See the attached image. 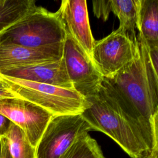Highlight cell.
Listing matches in <instances>:
<instances>
[{
	"label": "cell",
	"instance_id": "1",
	"mask_svg": "<svg viewBox=\"0 0 158 158\" xmlns=\"http://www.w3.org/2000/svg\"><path fill=\"white\" fill-rule=\"evenodd\" d=\"M133 60L114 75L104 78L138 119L151 156H158V75L150 64L148 46L138 34Z\"/></svg>",
	"mask_w": 158,
	"mask_h": 158
},
{
	"label": "cell",
	"instance_id": "2",
	"mask_svg": "<svg viewBox=\"0 0 158 158\" xmlns=\"http://www.w3.org/2000/svg\"><path fill=\"white\" fill-rule=\"evenodd\" d=\"M85 99L81 114L92 130L107 135L131 158L150 156L138 119L104 78L98 93Z\"/></svg>",
	"mask_w": 158,
	"mask_h": 158
},
{
	"label": "cell",
	"instance_id": "3",
	"mask_svg": "<svg viewBox=\"0 0 158 158\" xmlns=\"http://www.w3.org/2000/svg\"><path fill=\"white\" fill-rule=\"evenodd\" d=\"M65 31L57 12L36 6L31 12L0 34V41L32 49L63 44Z\"/></svg>",
	"mask_w": 158,
	"mask_h": 158
},
{
	"label": "cell",
	"instance_id": "4",
	"mask_svg": "<svg viewBox=\"0 0 158 158\" xmlns=\"http://www.w3.org/2000/svg\"><path fill=\"white\" fill-rule=\"evenodd\" d=\"M0 78L19 98L31 102L53 115L81 114L88 106L85 98L73 89L28 81L1 73Z\"/></svg>",
	"mask_w": 158,
	"mask_h": 158
},
{
	"label": "cell",
	"instance_id": "5",
	"mask_svg": "<svg viewBox=\"0 0 158 158\" xmlns=\"http://www.w3.org/2000/svg\"><path fill=\"white\" fill-rule=\"evenodd\" d=\"M91 127L81 114L53 115L36 148V158H60Z\"/></svg>",
	"mask_w": 158,
	"mask_h": 158
},
{
	"label": "cell",
	"instance_id": "6",
	"mask_svg": "<svg viewBox=\"0 0 158 158\" xmlns=\"http://www.w3.org/2000/svg\"><path fill=\"white\" fill-rule=\"evenodd\" d=\"M138 46V38L136 41H133L117 28L104 38L94 41L92 60L103 78H109L133 60Z\"/></svg>",
	"mask_w": 158,
	"mask_h": 158
},
{
	"label": "cell",
	"instance_id": "7",
	"mask_svg": "<svg viewBox=\"0 0 158 158\" xmlns=\"http://www.w3.org/2000/svg\"><path fill=\"white\" fill-rule=\"evenodd\" d=\"M62 57L73 89L85 99L96 94L104 78L92 59L66 32Z\"/></svg>",
	"mask_w": 158,
	"mask_h": 158
},
{
	"label": "cell",
	"instance_id": "8",
	"mask_svg": "<svg viewBox=\"0 0 158 158\" xmlns=\"http://www.w3.org/2000/svg\"><path fill=\"white\" fill-rule=\"evenodd\" d=\"M0 114L20 128L35 149L53 116L43 108L17 98L0 100Z\"/></svg>",
	"mask_w": 158,
	"mask_h": 158
},
{
	"label": "cell",
	"instance_id": "9",
	"mask_svg": "<svg viewBox=\"0 0 158 158\" xmlns=\"http://www.w3.org/2000/svg\"><path fill=\"white\" fill-rule=\"evenodd\" d=\"M65 31L92 59L94 43L86 0H63L57 10Z\"/></svg>",
	"mask_w": 158,
	"mask_h": 158
},
{
	"label": "cell",
	"instance_id": "10",
	"mask_svg": "<svg viewBox=\"0 0 158 158\" xmlns=\"http://www.w3.org/2000/svg\"><path fill=\"white\" fill-rule=\"evenodd\" d=\"M62 51L63 44L45 49H32L0 41V73L15 67L60 59Z\"/></svg>",
	"mask_w": 158,
	"mask_h": 158
},
{
	"label": "cell",
	"instance_id": "11",
	"mask_svg": "<svg viewBox=\"0 0 158 158\" xmlns=\"http://www.w3.org/2000/svg\"><path fill=\"white\" fill-rule=\"evenodd\" d=\"M0 73L28 81L73 89L62 57L58 60L10 69Z\"/></svg>",
	"mask_w": 158,
	"mask_h": 158
},
{
	"label": "cell",
	"instance_id": "12",
	"mask_svg": "<svg viewBox=\"0 0 158 158\" xmlns=\"http://www.w3.org/2000/svg\"><path fill=\"white\" fill-rule=\"evenodd\" d=\"M136 28L149 48L158 46V0H138Z\"/></svg>",
	"mask_w": 158,
	"mask_h": 158
},
{
	"label": "cell",
	"instance_id": "13",
	"mask_svg": "<svg viewBox=\"0 0 158 158\" xmlns=\"http://www.w3.org/2000/svg\"><path fill=\"white\" fill-rule=\"evenodd\" d=\"M34 0H0V34L33 10Z\"/></svg>",
	"mask_w": 158,
	"mask_h": 158
},
{
	"label": "cell",
	"instance_id": "14",
	"mask_svg": "<svg viewBox=\"0 0 158 158\" xmlns=\"http://www.w3.org/2000/svg\"><path fill=\"white\" fill-rule=\"evenodd\" d=\"M111 12L118 19V29L126 33L133 41L136 35L138 0H110Z\"/></svg>",
	"mask_w": 158,
	"mask_h": 158
},
{
	"label": "cell",
	"instance_id": "15",
	"mask_svg": "<svg viewBox=\"0 0 158 158\" xmlns=\"http://www.w3.org/2000/svg\"><path fill=\"white\" fill-rule=\"evenodd\" d=\"M1 138L6 141L11 158H36V149L23 131L12 122H10L7 133Z\"/></svg>",
	"mask_w": 158,
	"mask_h": 158
},
{
	"label": "cell",
	"instance_id": "16",
	"mask_svg": "<svg viewBox=\"0 0 158 158\" xmlns=\"http://www.w3.org/2000/svg\"><path fill=\"white\" fill-rule=\"evenodd\" d=\"M60 158H105L97 141L88 133L81 135Z\"/></svg>",
	"mask_w": 158,
	"mask_h": 158
},
{
	"label": "cell",
	"instance_id": "17",
	"mask_svg": "<svg viewBox=\"0 0 158 158\" xmlns=\"http://www.w3.org/2000/svg\"><path fill=\"white\" fill-rule=\"evenodd\" d=\"M93 9L94 15L98 18H101L104 21H106L111 12L110 0L93 1Z\"/></svg>",
	"mask_w": 158,
	"mask_h": 158
},
{
	"label": "cell",
	"instance_id": "18",
	"mask_svg": "<svg viewBox=\"0 0 158 158\" xmlns=\"http://www.w3.org/2000/svg\"><path fill=\"white\" fill-rule=\"evenodd\" d=\"M148 54L150 64L154 73L157 75V67H158V46L149 48Z\"/></svg>",
	"mask_w": 158,
	"mask_h": 158
},
{
	"label": "cell",
	"instance_id": "19",
	"mask_svg": "<svg viewBox=\"0 0 158 158\" xmlns=\"http://www.w3.org/2000/svg\"><path fill=\"white\" fill-rule=\"evenodd\" d=\"M17 96L9 88L7 84L0 78V100L6 98H15Z\"/></svg>",
	"mask_w": 158,
	"mask_h": 158
},
{
	"label": "cell",
	"instance_id": "20",
	"mask_svg": "<svg viewBox=\"0 0 158 158\" xmlns=\"http://www.w3.org/2000/svg\"><path fill=\"white\" fill-rule=\"evenodd\" d=\"M10 122L7 118L0 114V138L4 136L7 133Z\"/></svg>",
	"mask_w": 158,
	"mask_h": 158
},
{
	"label": "cell",
	"instance_id": "21",
	"mask_svg": "<svg viewBox=\"0 0 158 158\" xmlns=\"http://www.w3.org/2000/svg\"><path fill=\"white\" fill-rule=\"evenodd\" d=\"M1 143V158H11L6 141L3 138H0Z\"/></svg>",
	"mask_w": 158,
	"mask_h": 158
},
{
	"label": "cell",
	"instance_id": "22",
	"mask_svg": "<svg viewBox=\"0 0 158 158\" xmlns=\"http://www.w3.org/2000/svg\"><path fill=\"white\" fill-rule=\"evenodd\" d=\"M138 158H158V156H146Z\"/></svg>",
	"mask_w": 158,
	"mask_h": 158
},
{
	"label": "cell",
	"instance_id": "23",
	"mask_svg": "<svg viewBox=\"0 0 158 158\" xmlns=\"http://www.w3.org/2000/svg\"><path fill=\"white\" fill-rule=\"evenodd\" d=\"M1 143L0 140V158H1Z\"/></svg>",
	"mask_w": 158,
	"mask_h": 158
}]
</instances>
